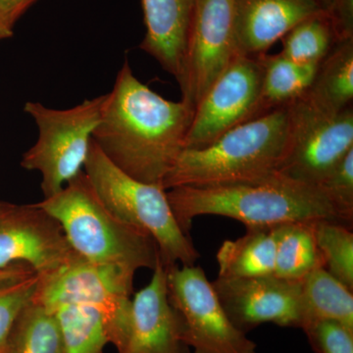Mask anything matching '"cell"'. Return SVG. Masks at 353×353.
Segmentation results:
<instances>
[{
  "label": "cell",
  "mask_w": 353,
  "mask_h": 353,
  "mask_svg": "<svg viewBox=\"0 0 353 353\" xmlns=\"http://www.w3.org/2000/svg\"><path fill=\"white\" fill-rule=\"evenodd\" d=\"M303 97L323 111L339 113L352 105L353 39L338 41L318 65L317 72Z\"/></svg>",
  "instance_id": "ac0fdd59"
},
{
  "label": "cell",
  "mask_w": 353,
  "mask_h": 353,
  "mask_svg": "<svg viewBox=\"0 0 353 353\" xmlns=\"http://www.w3.org/2000/svg\"><path fill=\"white\" fill-rule=\"evenodd\" d=\"M312 225L324 268L353 290V234L350 227L326 219L313 221Z\"/></svg>",
  "instance_id": "d4e9b609"
},
{
  "label": "cell",
  "mask_w": 353,
  "mask_h": 353,
  "mask_svg": "<svg viewBox=\"0 0 353 353\" xmlns=\"http://www.w3.org/2000/svg\"><path fill=\"white\" fill-rule=\"evenodd\" d=\"M150 284L132 299L126 341L118 353H190L185 325L167 294L166 269L158 259Z\"/></svg>",
  "instance_id": "5bb4252c"
},
{
  "label": "cell",
  "mask_w": 353,
  "mask_h": 353,
  "mask_svg": "<svg viewBox=\"0 0 353 353\" xmlns=\"http://www.w3.org/2000/svg\"><path fill=\"white\" fill-rule=\"evenodd\" d=\"M260 57L236 55L194 108L183 150H201L241 124L262 116Z\"/></svg>",
  "instance_id": "30bf717a"
},
{
  "label": "cell",
  "mask_w": 353,
  "mask_h": 353,
  "mask_svg": "<svg viewBox=\"0 0 353 353\" xmlns=\"http://www.w3.org/2000/svg\"><path fill=\"white\" fill-rule=\"evenodd\" d=\"M105 97L87 99L69 109L48 108L34 101L25 104V112L38 126L39 138L23 155L21 166L41 173L43 199L57 194L83 171Z\"/></svg>",
  "instance_id": "8992f818"
},
{
  "label": "cell",
  "mask_w": 353,
  "mask_h": 353,
  "mask_svg": "<svg viewBox=\"0 0 353 353\" xmlns=\"http://www.w3.org/2000/svg\"><path fill=\"white\" fill-rule=\"evenodd\" d=\"M275 226L248 227L241 238L225 241L216 255L219 267L218 277L240 279L274 275Z\"/></svg>",
  "instance_id": "e0dca14e"
},
{
  "label": "cell",
  "mask_w": 353,
  "mask_h": 353,
  "mask_svg": "<svg viewBox=\"0 0 353 353\" xmlns=\"http://www.w3.org/2000/svg\"><path fill=\"white\" fill-rule=\"evenodd\" d=\"M326 10L319 0H234L236 52L259 57L309 17Z\"/></svg>",
  "instance_id": "9a60e30c"
},
{
  "label": "cell",
  "mask_w": 353,
  "mask_h": 353,
  "mask_svg": "<svg viewBox=\"0 0 353 353\" xmlns=\"http://www.w3.org/2000/svg\"><path fill=\"white\" fill-rule=\"evenodd\" d=\"M281 54L299 64L319 65L338 39L326 10L297 24L282 39Z\"/></svg>",
  "instance_id": "cb8c5ba5"
},
{
  "label": "cell",
  "mask_w": 353,
  "mask_h": 353,
  "mask_svg": "<svg viewBox=\"0 0 353 353\" xmlns=\"http://www.w3.org/2000/svg\"><path fill=\"white\" fill-rule=\"evenodd\" d=\"M199 0H141L145 36L141 50L182 85L185 53Z\"/></svg>",
  "instance_id": "2e32d148"
},
{
  "label": "cell",
  "mask_w": 353,
  "mask_h": 353,
  "mask_svg": "<svg viewBox=\"0 0 353 353\" xmlns=\"http://www.w3.org/2000/svg\"><path fill=\"white\" fill-rule=\"evenodd\" d=\"M37 0H0V22L13 31L17 21Z\"/></svg>",
  "instance_id": "f546056e"
},
{
  "label": "cell",
  "mask_w": 353,
  "mask_h": 353,
  "mask_svg": "<svg viewBox=\"0 0 353 353\" xmlns=\"http://www.w3.org/2000/svg\"><path fill=\"white\" fill-rule=\"evenodd\" d=\"M50 309L59 321L64 353H103L109 340L99 311L79 304Z\"/></svg>",
  "instance_id": "603a6c76"
},
{
  "label": "cell",
  "mask_w": 353,
  "mask_h": 353,
  "mask_svg": "<svg viewBox=\"0 0 353 353\" xmlns=\"http://www.w3.org/2000/svg\"><path fill=\"white\" fill-rule=\"evenodd\" d=\"M165 269L169 301L182 317L194 353H256V343L228 317L201 267L175 264Z\"/></svg>",
  "instance_id": "9c48e42d"
},
{
  "label": "cell",
  "mask_w": 353,
  "mask_h": 353,
  "mask_svg": "<svg viewBox=\"0 0 353 353\" xmlns=\"http://www.w3.org/2000/svg\"><path fill=\"white\" fill-rule=\"evenodd\" d=\"M2 353H64L54 311L32 299L16 318Z\"/></svg>",
  "instance_id": "44dd1931"
},
{
  "label": "cell",
  "mask_w": 353,
  "mask_h": 353,
  "mask_svg": "<svg viewBox=\"0 0 353 353\" xmlns=\"http://www.w3.org/2000/svg\"><path fill=\"white\" fill-rule=\"evenodd\" d=\"M12 36L13 31L7 29L6 26H4L3 24H2L1 22H0V41H2V39L12 38Z\"/></svg>",
  "instance_id": "1f68e13d"
},
{
  "label": "cell",
  "mask_w": 353,
  "mask_h": 353,
  "mask_svg": "<svg viewBox=\"0 0 353 353\" xmlns=\"http://www.w3.org/2000/svg\"><path fill=\"white\" fill-rule=\"evenodd\" d=\"M0 353H1V352H0Z\"/></svg>",
  "instance_id": "836d02e7"
},
{
  "label": "cell",
  "mask_w": 353,
  "mask_h": 353,
  "mask_svg": "<svg viewBox=\"0 0 353 353\" xmlns=\"http://www.w3.org/2000/svg\"><path fill=\"white\" fill-rule=\"evenodd\" d=\"M288 108L289 145L278 171L319 185L353 148L352 105L330 113L301 97L288 104Z\"/></svg>",
  "instance_id": "ba28073f"
},
{
  "label": "cell",
  "mask_w": 353,
  "mask_h": 353,
  "mask_svg": "<svg viewBox=\"0 0 353 353\" xmlns=\"http://www.w3.org/2000/svg\"><path fill=\"white\" fill-rule=\"evenodd\" d=\"M134 273L120 265L94 263L78 254L39 277L34 299L50 308L61 304L94 308L103 320L109 343L119 352L129 332Z\"/></svg>",
  "instance_id": "52a82bcc"
},
{
  "label": "cell",
  "mask_w": 353,
  "mask_h": 353,
  "mask_svg": "<svg viewBox=\"0 0 353 353\" xmlns=\"http://www.w3.org/2000/svg\"><path fill=\"white\" fill-rule=\"evenodd\" d=\"M319 1L321 2L323 6L325 7V9H327L330 6V4L332 3V1H333V0H319Z\"/></svg>",
  "instance_id": "d6a6232c"
},
{
  "label": "cell",
  "mask_w": 353,
  "mask_h": 353,
  "mask_svg": "<svg viewBox=\"0 0 353 353\" xmlns=\"http://www.w3.org/2000/svg\"><path fill=\"white\" fill-rule=\"evenodd\" d=\"M194 113L188 102L168 101L150 90L125 61L106 94L92 139L121 171L162 187L185 148Z\"/></svg>",
  "instance_id": "6da1fadb"
},
{
  "label": "cell",
  "mask_w": 353,
  "mask_h": 353,
  "mask_svg": "<svg viewBox=\"0 0 353 353\" xmlns=\"http://www.w3.org/2000/svg\"><path fill=\"white\" fill-rule=\"evenodd\" d=\"M326 12L338 41L353 39V0H333Z\"/></svg>",
  "instance_id": "f1b7e54d"
},
{
  "label": "cell",
  "mask_w": 353,
  "mask_h": 353,
  "mask_svg": "<svg viewBox=\"0 0 353 353\" xmlns=\"http://www.w3.org/2000/svg\"><path fill=\"white\" fill-rule=\"evenodd\" d=\"M316 353H353V330L332 320H322L303 330Z\"/></svg>",
  "instance_id": "83f0119b"
},
{
  "label": "cell",
  "mask_w": 353,
  "mask_h": 353,
  "mask_svg": "<svg viewBox=\"0 0 353 353\" xmlns=\"http://www.w3.org/2000/svg\"><path fill=\"white\" fill-rule=\"evenodd\" d=\"M303 326L332 320L353 330V290L319 267L301 281Z\"/></svg>",
  "instance_id": "d6986e66"
},
{
  "label": "cell",
  "mask_w": 353,
  "mask_h": 353,
  "mask_svg": "<svg viewBox=\"0 0 353 353\" xmlns=\"http://www.w3.org/2000/svg\"><path fill=\"white\" fill-rule=\"evenodd\" d=\"M59 222L70 245L94 263L153 270L159 257L150 234L123 222L99 199L85 171L54 196L39 202Z\"/></svg>",
  "instance_id": "277c9868"
},
{
  "label": "cell",
  "mask_w": 353,
  "mask_h": 353,
  "mask_svg": "<svg viewBox=\"0 0 353 353\" xmlns=\"http://www.w3.org/2000/svg\"><path fill=\"white\" fill-rule=\"evenodd\" d=\"M34 270L28 265L19 263L7 267V268L0 269V281L6 280V279L20 277V276L28 275V274L34 273ZM36 273V272H34ZM37 274V273H36Z\"/></svg>",
  "instance_id": "4dcf8cb0"
},
{
  "label": "cell",
  "mask_w": 353,
  "mask_h": 353,
  "mask_svg": "<svg viewBox=\"0 0 353 353\" xmlns=\"http://www.w3.org/2000/svg\"><path fill=\"white\" fill-rule=\"evenodd\" d=\"M234 0H199L190 30L181 85L182 101L196 108L236 57Z\"/></svg>",
  "instance_id": "7c38bea8"
},
{
  "label": "cell",
  "mask_w": 353,
  "mask_h": 353,
  "mask_svg": "<svg viewBox=\"0 0 353 353\" xmlns=\"http://www.w3.org/2000/svg\"><path fill=\"white\" fill-rule=\"evenodd\" d=\"M260 57L263 77L261 88L262 115L288 105L303 97L312 85L318 65L296 63L281 53Z\"/></svg>",
  "instance_id": "7402d4cb"
},
{
  "label": "cell",
  "mask_w": 353,
  "mask_h": 353,
  "mask_svg": "<svg viewBox=\"0 0 353 353\" xmlns=\"http://www.w3.org/2000/svg\"><path fill=\"white\" fill-rule=\"evenodd\" d=\"M168 190L174 216L188 234L194 220L203 215L232 218L246 228L321 219L347 225L320 185L294 180L278 170L233 182Z\"/></svg>",
  "instance_id": "7a4b0ae2"
},
{
  "label": "cell",
  "mask_w": 353,
  "mask_h": 353,
  "mask_svg": "<svg viewBox=\"0 0 353 353\" xmlns=\"http://www.w3.org/2000/svg\"><path fill=\"white\" fill-rule=\"evenodd\" d=\"M39 276L36 273L0 281V352L16 318L36 294Z\"/></svg>",
  "instance_id": "484cf974"
},
{
  "label": "cell",
  "mask_w": 353,
  "mask_h": 353,
  "mask_svg": "<svg viewBox=\"0 0 353 353\" xmlns=\"http://www.w3.org/2000/svg\"><path fill=\"white\" fill-rule=\"evenodd\" d=\"M288 105L225 132L201 150H183L165 176V190L233 182L279 170L289 145Z\"/></svg>",
  "instance_id": "3957f363"
},
{
  "label": "cell",
  "mask_w": 353,
  "mask_h": 353,
  "mask_svg": "<svg viewBox=\"0 0 353 353\" xmlns=\"http://www.w3.org/2000/svg\"><path fill=\"white\" fill-rule=\"evenodd\" d=\"M77 255L59 222L38 204L0 201V269L23 263L43 277Z\"/></svg>",
  "instance_id": "8fae6325"
},
{
  "label": "cell",
  "mask_w": 353,
  "mask_h": 353,
  "mask_svg": "<svg viewBox=\"0 0 353 353\" xmlns=\"http://www.w3.org/2000/svg\"><path fill=\"white\" fill-rule=\"evenodd\" d=\"M83 171L99 199L116 217L152 236L165 267L196 264L199 253L189 234L179 226L161 185L139 182L121 171L94 139Z\"/></svg>",
  "instance_id": "5b68a950"
},
{
  "label": "cell",
  "mask_w": 353,
  "mask_h": 353,
  "mask_svg": "<svg viewBox=\"0 0 353 353\" xmlns=\"http://www.w3.org/2000/svg\"><path fill=\"white\" fill-rule=\"evenodd\" d=\"M345 224L353 220V148L320 183Z\"/></svg>",
  "instance_id": "4316f807"
},
{
  "label": "cell",
  "mask_w": 353,
  "mask_h": 353,
  "mask_svg": "<svg viewBox=\"0 0 353 353\" xmlns=\"http://www.w3.org/2000/svg\"><path fill=\"white\" fill-rule=\"evenodd\" d=\"M211 283L228 317L243 333L265 323L285 328L301 329L303 326L301 281L272 275L218 277Z\"/></svg>",
  "instance_id": "4fadbf2b"
},
{
  "label": "cell",
  "mask_w": 353,
  "mask_h": 353,
  "mask_svg": "<svg viewBox=\"0 0 353 353\" xmlns=\"http://www.w3.org/2000/svg\"><path fill=\"white\" fill-rule=\"evenodd\" d=\"M312 222L301 221L276 225L274 275L284 280L301 281L315 269L324 267L316 245Z\"/></svg>",
  "instance_id": "ffe728a7"
}]
</instances>
